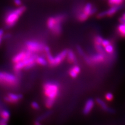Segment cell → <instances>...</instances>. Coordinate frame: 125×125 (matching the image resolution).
Wrapping results in <instances>:
<instances>
[{
	"label": "cell",
	"instance_id": "6",
	"mask_svg": "<svg viewBox=\"0 0 125 125\" xmlns=\"http://www.w3.org/2000/svg\"><path fill=\"white\" fill-rule=\"evenodd\" d=\"M37 56L36 55H32L30 57L26 58L21 62H19L17 63L14 64L13 69L15 72L17 73L20 72L22 69L28 70L31 69L36 65V58Z\"/></svg>",
	"mask_w": 125,
	"mask_h": 125
},
{
	"label": "cell",
	"instance_id": "25",
	"mask_svg": "<svg viewBox=\"0 0 125 125\" xmlns=\"http://www.w3.org/2000/svg\"><path fill=\"white\" fill-rule=\"evenodd\" d=\"M105 16H107L106 10L102 11V12H101L97 15V17L98 18H102L105 17Z\"/></svg>",
	"mask_w": 125,
	"mask_h": 125
},
{
	"label": "cell",
	"instance_id": "23",
	"mask_svg": "<svg viewBox=\"0 0 125 125\" xmlns=\"http://www.w3.org/2000/svg\"><path fill=\"white\" fill-rule=\"evenodd\" d=\"M103 40V39L100 36H97L95 37L94 39V45H102V42Z\"/></svg>",
	"mask_w": 125,
	"mask_h": 125
},
{
	"label": "cell",
	"instance_id": "26",
	"mask_svg": "<svg viewBox=\"0 0 125 125\" xmlns=\"http://www.w3.org/2000/svg\"><path fill=\"white\" fill-rule=\"evenodd\" d=\"M110 44H111L110 41L107 40V39H103L102 42V45L103 48H104V47Z\"/></svg>",
	"mask_w": 125,
	"mask_h": 125
},
{
	"label": "cell",
	"instance_id": "3",
	"mask_svg": "<svg viewBox=\"0 0 125 125\" xmlns=\"http://www.w3.org/2000/svg\"><path fill=\"white\" fill-rule=\"evenodd\" d=\"M65 18V16L64 15L50 17L47 21V26L54 34L58 36L62 32V23L64 21Z\"/></svg>",
	"mask_w": 125,
	"mask_h": 125
},
{
	"label": "cell",
	"instance_id": "29",
	"mask_svg": "<svg viewBox=\"0 0 125 125\" xmlns=\"http://www.w3.org/2000/svg\"><path fill=\"white\" fill-rule=\"evenodd\" d=\"M13 2L17 6H21L22 5L21 0H13Z\"/></svg>",
	"mask_w": 125,
	"mask_h": 125
},
{
	"label": "cell",
	"instance_id": "12",
	"mask_svg": "<svg viewBox=\"0 0 125 125\" xmlns=\"http://www.w3.org/2000/svg\"><path fill=\"white\" fill-rule=\"evenodd\" d=\"M94 105V102L92 99H89L85 104L84 109H83V113L85 115H87L91 111L92 108H93Z\"/></svg>",
	"mask_w": 125,
	"mask_h": 125
},
{
	"label": "cell",
	"instance_id": "21",
	"mask_svg": "<svg viewBox=\"0 0 125 125\" xmlns=\"http://www.w3.org/2000/svg\"><path fill=\"white\" fill-rule=\"evenodd\" d=\"M89 16L87 15H86L85 13H84L83 11L81 13H80L79 14V15H78V19L80 21H85L88 18Z\"/></svg>",
	"mask_w": 125,
	"mask_h": 125
},
{
	"label": "cell",
	"instance_id": "20",
	"mask_svg": "<svg viewBox=\"0 0 125 125\" xmlns=\"http://www.w3.org/2000/svg\"><path fill=\"white\" fill-rule=\"evenodd\" d=\"M124 0H108V3L111 6L122 5Z\"/></svg>",
	"mask_w": 125,
	"mask_h": 125
},
{
	"label": "cell",
	"instance_id": "2",
	"mask_svg": "<svg viewBox=\"0 0 125 125\" xmlns=\"http://www.w3.org/2000/svg\"><path fill=\"white\" fill-rule=\"evenodd\" d=\"M26 10V7L21 5L18 6L17 9L9 11L5 16L4 20L6 28H10L14 26Z\"/></svg>",
	"mask_w": 125,
	"mask_h": 125
},
{
	"label": "cell",
	"instance_id": "8",
	"mask_svg": "<svg viewBox=\"0 0 125 125\" xmlns=\"http://www.w3.org/2000/svg\"><path fill=\"white\" fill-rule=\"evenodd\" d=\"M84 57L85 61L89 65L97 64L104 62L105 59V53L97 52V54L93 55L90 57H87L85 56Z\"/></svg>",
	"mask_w": 125,
	"mask_h": 125
},
{
	"label": "cell",
	"instance_id": "24",
	"mask_svg": "<svg viewBox=\"0 0 125 125\" xmlns=\"http://www.w3.org/2000/svg\"><path fill=\"white\" fill-rule=\"evenodd\" d=\"M31 106L32 107V108L36 109V110H38V109L40 108V106H39V104L36 102H32L31 104Z\"/></svg>",
	"mask_w": 125,
	"mask_h": 125
},
{
	"label": "cell",
	"instance_id": "4",
	"mask_svg": "<svg viewBox=\"0 0 125 125\" xmlns=\"http://www.w3.org/2000/svg\"><path fill=\"white\" fill-rule=\"evenodd\" d=\"M44 51H45L46 53L47 61L51 66H56L60 64L65 59V58L67 57V50H64L63 51L61 52L55 57L53 56L51 53L50 50L48 46H45Z\"/></svg>",
	"mask_w": 125,
	"mask_h": 125
},
{
	"label": "cell",
	"instance_id": "13",
	"mask_svg": "<svg viewBox=\"0 0 125 125\" xmlns=\"http://www.w3.org/2000/svg\"><path fill=\"white\" fill-rule=\"evenodd\" d=\"M123 7V6L122 5L112 6L111 9H109L107 10H106L107 16H109V17L112 16L115 14L117 11L122 9Z\"/></svg>",
	"mask_w": 125,
	"mask_h": 125
},
{
	"label": "cell",
	"instance_id": "5",
	"mask_svg": "<svg viewBox=\"0 0 125 125\" xmlns=\"http://www.w3.org/2000/svg\"><path fill=\"white\" fill-rule=\"evenodd\" d=\"M19 81L16 76L13 74L0 72V84L9 87H15L18 84Z\"/></svg>",
	"mask_w": 125,
	"mask_h": 125
},
{
	"label": "cell",
	"instance_id": "31",
	"mask_svg": "<svg viewBox=\"0 0 125 125\" xmlns=\"http://www.w3.org/2000/svg\"><path fill=\"white\" fill-rule=\"evenodd\" d=\"M119 21L120 23H124V22H125V13H124L122 15V17L119 18Z\"/></svg>",
	"mask_w": 125,
	"mask_h": 125
},
{
	"label": "cell",
	"instance_id": "9",
	"mask_svg": "<svg viewBox=\"0 0 125 125\" xmlns=\"http://www.w3.org/2000/svg\"><path fill=\"white\" fill-rule=\"evenodd\" d=\"M32 55L33 53L28 51H21L15 55L12 58V62L14 64L17 63L19 62L30 57Z\"/></svg>",
	"mask_w": 125,
	"mask_h": 125
},
{
	"label": "cell",
	"instance_id": "30",
	"mask_svg": "<svg viewBox=\"0 0 125 125\" xmlns=\"http://www.w3.org/2000/svg\"><path fill=\"white\" fill-rule=\"evenodd\" d=\"M9 120L1 118L0 119V125H6L7 124Z\"/></svg>",
	"mask_w": 125,
	"mask_h": 125
},
{
	"label": "cell",
	"instance_id": "18",
	"mask_svg": "<svg viewBox=\"0 0 125 125\" xmlns=\"http://www.w3.org/2000/svg\"><path fill=\"white\" fill-rule=\"evenodd\" d=\"M36 64L41 66H45L48 63V61L42 56H37L36 58Z\"/></svg>",
	"mask_w": 125,
	"mask_h": 125
},
{
	"label": "cell",
	"instance_id": "1",
	"mask_svg": "<svg viewBox=\"0 0 125 125\" xmlns=\"http://www.w3.org/2000/svg\"><path fill=\"white\" fill-rule=\"evenodd\" d=\"M43 93L45 97V104L48 108L52 107L60 93V85L56 82L49 81L43 86Z\"/></svg>",
	"mask_w": 125,
	"mask_h": 125
},
{
	"label": "cell",
	"instance_id": "11",
	"mask_svg": "<svg viewBox=\"0 0 125 125\" xmlns=\"http://www.w3.org/2000/svg\"><path fill=\"white\" fill-rule=\"evenodd\" d=\"M97 11V9L94 6H93L92 4L90 3H88L86 4L84 6L83 12L85 13L86 15H87L88 16H90L91 15L94 14Z\"/></svg>",
	"mask_w": 125,
	"mask_h": 125
},
{
	"label": "cell",
	"instance_id": "7",
	"mask_svg": "<svg viewBox=\"0 0 125 125\" xmlns=\"http://www.w3.org/2000/svg\"><path fill=\"white\" fill-rule=\"evenodd\" d=\"M45 46L41 43L36 41H28L26 43V49L28 51L33 53L44 50Z\"/></svg>",
	"mask_w": 125,
	"mask_h": 125
},
{
	"label": "cell",
	"instance_id": "28",
	"mask_svg": "<svg viewBox=\"0 0 125 125\" xmlns=\"http://www.w3.org/2000/svg\"><path fill=\"white\" fill-rule=\"evenodd\" d=\"M77 51L78 54H79L80 56H83V57L84 56V52L83 51V50L79 46H78L77 47Z\"/></svg>",
	"mask_w": 125,
	"mask_h": 125
},
{
	"label": "cell",
	"instance_id": "19",
	"mask_svg": "<svg viewBox=\"0 0 125 125\" xmlns=\"http://www.w3.org/2000/svg\"><path fill=\"white\" fill-rule=\"evenodd\" d=\"M0 116L1 117V118L9 120L10 117V113L9 111L6 110V109H3L0 113Z\"/></svg>",
	"mask_w": 125,
	"mask_h": 125
},
{
	"label": "cell",
	"instance_id": "15",
	"mask_svg": "<svg viewBox=\"0 0 125 125\" xmlns=\"http://www.w3.org/2000/svg\"><path fill=\"white\" fill-rule=\"evenodd\" d=\"M80 72V68L79 66L75 65L70 68L69 70V75L72 78H76L77 77Z\"/></svg>",
	"mask_w": 125,
	"mask_h": 125
},
{
	"label": "cell",
	"instance_id": "33",
	"mask_svg": "<svg viewBox=\"0 0 125 125\" xmlns=\"http://www.w3.org/2000/svg\"><path fill=\"white\" fill-rule=\"evenodd\" d=\"M2 41V37H0V44L1 43Z\"/></svg>",
	"mask_w": 125,
	"mask_h": 125
},
{
	"label": "cell",
	"instance_id": "27",
	"mask_svg": "<svg viewBox=\"0 0 125 125\" xmlns=\"http://www.w3.org/2000/svg\"><path fill=\"white\" fill-rule=\"evenodd\" d=\"M105 99L108 101H111L113 99V95L111 93H107L105 95Z\"/></svg>",
	"mask_w": 125,
	"mask_h": 125
},
{
	"label": "cell",
	"instance_id": "10",
	"mask_svg": "<svg viewBox=\"0 0 125 125\" xmlns=\"http://www.w3.org/2000/svg\"><path fill=\"white\" fill-rule=\"evenodd\" d=\"M22 95L21 94L9 93L4 97V101L7 103L10 104H15L20 101L22 98Z\"/></svg>",
	"mask_w": 125,
	"mask_h": 125
},
{
	"label": "cell",
	"instance_id": "32",
	"mask_svg": "<svg viewBox=\"0 0 125 125\" xmlns=\"http://www.w3.org/2000/svg\"><path fill=\"white\" fill-rule=\"evenodd\" d=\"M3 35H4V30L2 29H0V37L3 38Z\"/></svg>",
	"mask_w": 125,
	"mask_h": 125
},
{
	"label": "cell",
	"instance_id": "17",
	"mask_svg": "<svg viewBox=\"0 0 125 125\" xmlns=\"http://www.w3.org/2000/svg\"><path fill=\"white\" fill-rule=\"evenodd\" d=\"M117 31L121 37L125 38V22L121 23L118 26Z\"/></svg>",
	"mask_w": 125,
	"mask_h": 125
},
{
	"label": "cell",
	"instance_id": "16",
	"mask_svg": "<svg viewBox=\"0 0 125 125\" xmlns=\"http://www.w3.org/2000/svg\"><path fill=\"white\" fill-rule=\"evenodd\" d=\"M67 58L68 61L70 63H76L77 62L76 57L72 50L67 51Z\"/></svg>",
	"mask_w": 125,
	"mask_h": 125
},
{
	"label": "cell",
	"instance_id": "22",
	"mask_svg": "<svg viewBox=\"0 0 125 125\" xmlns=\"http://www.w3.org/2000/svg\"><path fill=\"white\" fill-rule=\"evenodd\" d=\"M104 48L105 51L108 54H112L113 52H114V46H113V45H112L111 44L106 46L105 47H104Z\"/></svg>",
	"mask_w": 125,
	"mask_h": 125
},
{
	"label": "cell",
	"instance_id": "14",
	"mask_svg": "<svg viewBox=\"0 0 125 125\" xmlns=\"http://www.w3.org/2000/svg\"><path fill=\"white\" fill-rule=\"evenodd\" d=\"M96 102L101 107V108L103 109V110L106 111V112H108L109 113H113L115 112L114 109H113L112 108H109V107H108L106 104L102 100H101L100 99H97Z\"/></svg>",
	"mask_w": 125,
	"mask_h": 125
}]
</instances>
